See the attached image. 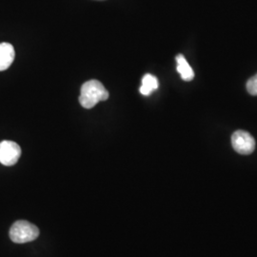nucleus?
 Returning <instances> with one entry per match:
<instances>
[{"instance_id":"obj_1","label":"nucleus","mask_w":257,"mask_h":257,"mask_svg":"<svg viewBox=\"0 0 257 257\" xmlns=\"http://www.w3.org/2000/svg\"><path fill=\"white\" fill-rule=\"evenodd\" d=\"M109 98V92L100 81L92 79L84 83L81 87L79 103L85 109H92L97 103L106 101Z\"/></svg>"},{"instance_id":"obj_2","label":"nucleus","mask_w":257,"mask_h":257,"mask_svg":"<svg viewBox=\"0 0 257 257\" xmlns=\"http://www.w3.org/2000/svg\"><path fill=\"white\" fill-rule=\"evenodd\" d=\"M39 230L37 226L25 220L15 222L10 229V238L17 244L32 242L38 237Z\"/></svg>"},{"instance_id":"obj_3","label":"nucleus","mask_w":257,"mask_h":257,"mask_svg":"<svg viewBox=\"0 0 257 257\" xmlns=\"http://www.w3.org/2000/svg\"><path fill=\"white\" fill-rule=\"evenodd\" d=\"M231 145L236 153L248 156L253 153L255 149V140L250 134L245 131H236L231 137Z\"/></svg>"},{"instance_id":"obj_4","label":"nucleus","mask_w":257,"mask_h":257,"mask_svg":"<svg viewBox=\"0 0 257 257\" xmlns=\"http://www.w3.org/2000/svg\"><path fill=\"white\" fill-rule=\"evenodd\" d=\"M21 156V149L19 144L4 140L0 142V163L4 166H14L18 163Z\"/></svg>"},{"instance_id":"obj_5","label":"nucleus","mask_w":257,"mask_h":257,"mask_svg":"<svg viewBox=\"0 0 257 257\" xmlns=\"http://www.w3.org/2000/svg\"><path fill=\"white\" fill-rule=\"evenodd\" d=\"M15 49L10 43L0 44V72L7 70L15 60Z\"/></svg>"},{"instance_id":"obj_6","label":"nucleus","mask_w":257,"mask_h":257,"mask_svg":"<svg viewBox=\"0 0 257 257\" xmlns=\"http://www.w3.org/2000/svg\"><path fill=\"white\" fill-rule=\"evenodd\" d=\"M176 62H177V72L181 75L184 81H191L194 77L192 67L187 62L184 55H178L176 56Z\"/></svg>"},{"instance_id":"obj_7","label":"nucleus","mask_w":257,"mask_h":257,"mask_svg":"<svg viewBox=\"0 0 257 257\" xmlns=\"http://www.w3.org/2000/svg\"><path fill=\"white\" fill-rule=\"evenodd\" d=\"M158 88V80L153 74H145L142 78V85L140 87V92L143 95H150Z\"/></svg>"},{"instance_id":"obj_8","label":"nucleus","mask_w":257,"mask_h":257,"mask_svg":"<svg viewBox=\"0 0 257 257\" xmlns=\"http://www.w3.org/2000/svg\"><path fill=\"white\" fill-rule=\"evenodd\" d=\"M246 87L249 94L257 95V74L248 79Z\"/></svg>"}]
</instances>
